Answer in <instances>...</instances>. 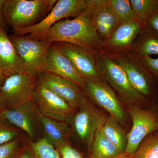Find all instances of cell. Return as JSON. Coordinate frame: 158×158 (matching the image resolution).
<instances>
[{"label": "cell", "mask_w": 158, "mask_h": 158, "mask_svg": "<svg viewBox=\"0 0 158 158\" xmlns=\"http://www.w3.org/2000/svg\"><path fill=\"white\" fill-rule=\"evenodd\" d=\"M101 130L103 134L118 148L120 152H125L127 146L128 132L121 124L109 116Z\"/></svg>", "instance_id": "cell-22"}, {"label": "cell", "mask_w": 158, "mask_h": 158, "mask_svg": "<svg viewBox=\"0 0 158 158\" xmlns=\"http://www.w3.org/2000/svg\"><path fill=\"white\" fill-rule=\"evenodd\" d=\"M37 78L38 83L63 99L75 110L86 100L81 88L69 80L46 72L40 73Z\"/></svg>", "instance_id": "cell-13"}, {"label": "cell", "mask_w": 158, "mask_h": 158, "mask_svg": "<svg viewBox=\"0 0 158 158\" xmlns=\"http://www.w3.org/2000/svg\"><path fill=\"white\" fill-rule=\"evenodd\" d=\"M88 149L89 158H113L122 153L103 134L101 128L95 133Z\"/></svg>", "instance_id": "cell-21"}, {"label": "cell", "mask_w": 158, "mask_h": 158, "mask_svg": "<svg viewBox=\"0 0 158 158\" xmlns=\"http://www.w3.org/2000/svg\"><path fill=\"white\" fill-rule=\"evenodd\" d=\"M30 147L35 158H62L58 150L45 138L31 142Z\"/></svg>", "instance_id": "cell-25"}, {"label": "cell", "mask_w": 158, "mask_h": 158, "mask_svg": "<svg viewBox=\"0 0 158 158\" xmlns=\"http://www.w3.org/2000/svg\"><path fill=\"white\" fill-rule=\"evenodd\" d=\"M21 141L17 138L0 145V158H19L22 153Z\"/></svg>", "instance_id": "cell-27"}, {"label": "cell", "mask_w": 158, "mask_h": 158, "mask_svg": "<svg viewBox=\"0 0 158 158\" xmlns=\"http://www.w3.org/2000/svg\"><path fill=\"white\" fill-rule=\"evenodd\" d=\"M19 158H35L30 150L23 151Z\"/></svg>", "instance_id": "cell-33"}, {"label": "cell", "mask_w": 158, "mask_h": 158, "mask_svg": "<svg viewBox=\"0 0 158 158\" xmlns=\"http://www.w3.org/2000/svg\"><path fill=\"white\" fill-rule=\"evenodd\" d=\"M131 125L128 132L125 152L130 157L142 141L151 133L158 130V102L146 109L135 106H125Z\"/></svg>", "instance_id": "cell-7"}, {"label": "cell", "mask_w": 158, "mask_h": 158, "mask_svg": "<svg viewBox=\"0 0 158 158\" xmlns=\"http://www.w3.org/2000/svg\"><path fill=\"white\" fill-rule=\"evenodd\" d=\"M108 116L86 98L69 123L77 139L88 148L95 133L101 128Z\"/></svg>", "instance_id": "cell-8"}, {"label": "cell", "mask_w": 158, "mask_h": 158, "mask_svg": "<svg viewBox=\"0 0 158 158\" xmlns=\"http://www.w3.org/2000/svg\"><path fill=\"white\" fill-rule=\"evenodd\" d=\"M5 0H0V27L3 28L6 30L7 26L4 20V15L3 13V5Z\"/></svg>", "instance_id": "cell-32"}, {"label": "cell", "mask_w": 158, "mask_h": 158, "mask_svg": "<svg viewBox=\"0 0 158 158\" xmlns=\"http://www.w3.org/2000/svg\"><path fill=\"white\" fill-rule=\"evenodd\" d=\"M93 18L98 35L103 42L122 23L108 0H96Z\"/></svg>", "instance_id": "cell-17"}, {"label": "cell", "mask_w": 158, "mask_h": 158, "mask_svg": "<svg viewBox=\"0 0 158 158\" xmlns=\"http://www.w3.org/2000/svg\"><path fill=\"white\" fill-rule=\"evenodd\" d=\"M38 112L33 100L12 109L6 108L0 113L2 118L27 133L31 138L36 134Z\"/></svg>", "instance_id": "cell-16"}, {"label": "cell", "mask_w": 158, "mask_h": 158, "mask_svg": "<svg viewBox=\"0 0 158 158\" xmlns=\"http://www.w3.org/2000/svg\"><path fill=\"white\" fill-rule=\"evenodd\" d=\"M143 26L136 19L122 23L104 41L102 52L109 55L130 52Z\"/></svg>", "instance_id": "cell-14"}, {"label": "cell", "mask_w": 158, "mask_h": 158, "mask_svg": "<svg viewBox=\"0 0 158 158\" xmlns=\"http://www.w3.org/2000/svg\"><path fill=\"white\" fill-rule=\"evenodd\" d=\"M13 43L22 62L24 72L37 77L43 71L51 44L31 39L26 35H11Z\"/></svg>", "instance_id": "cell-9"}, {"label": "cell", "mask_w": 158, "mask_h": 158, "mask_svg": "<svg viewBox=\"0 0 158 158\" xmlns=\"http://www.w3.org/2000/svg\"><path fill=\"white\" fill-rule=\"evenodd\" d=\"M96 0H88V6L81 15L70 19L61 20L49 29L44 40L50 44L65 42L82 47L97 53L103 42L99 37L93 13Z\"/></svg>", "instance_id": "cell-1"}, {"label": "cell", "mask_w": 158, "mask_h": 158, "mask_svg": "<svg viewBox=\"0 0 158 158\" xmlns=\"http://www.w3.org/2000/svg\"><path fill=\"white\" fill-rule=\"evenodd\" d=\"M6 102L2 93L0 91V113L6 109Z\"/></svg>", "instance_id": "cell-34"}, {"label": "cell", "mask_w": 158, "mask_h": 158, "mask_svg": "<svg viewBox=\"0 0 158 158\" xmlns=\"http://www.w3.org/2000/svg\"><path fill=\"white\" fill-rule=\"evenodd\" d=\"M110 56L123 69L139 95L151 103L158 102V81L138 57L130 52Z\"/></svg>", "instance_id": "cell-4"}, {"label": "cell", "mask_w": 158, "mask_h": 158, "mask_svg": "<svg viewBox=\"0 0 158 158\" xmlns=\"http://www.w3.org/2000/svg\"><path fill=\"white\" fill-rule=\"evenodd\" d=\"M138 58L158 81V57L153 58L151 57L145 56Z\"/></svg>", "instance_id": "cell-30"}, {"label": "cell", "mask_w": 158, "mask_h": 158, "mask_svg": "<svg viewBox=\"0 0 158 158\" xmlns=\"http://www.w3.org/2000/svg\"><path fill=\"white\" fill-rule=\"evenodd\" d=\"M83 93L94 104L102 108L109 116L121 125L128 132L131 121L125 107L104 80H85Z\"/></svg>", "instance_id": "cell-5"}, {"label": "cell", "mask_w": 158, "mask_h": 158, "mask_svg": "<svg viewBox=\"0 0 158 158\" xmlns=\"http://www.w3.org/2000/svg\"><path fill=\"white\" fill-rule=\"evenodd\" d=\"M62 158H84L81 154L69 142L56 148Z\"/></svg>", "instance_id": "cell-29"}, {"label": "cell", "mask_w": 158, "mask_h": 158, "mask_svg": "<svg viewBox=\"0 0 158 158\" xmlns=\"http://www.w3.org/2000/svg\"><path fill=\"white\" fill-rule=\"evenodd\" d=\"M6 77H5L4 75L3 74L2 72L0 69V88L2 87V85H3V83L5 81V79Z\"/></svg>", "instance_id": "cell-35"}, {"label": "cell", "mask_w": 158, "mask_h": 158, "mask_svg": "<svg viewBox=\"0 0 158 158\" xmlns=\"http://www.w3.org/2000/svg\"><path fill=\"white\" fill-rule=\"evenodd\" d=\"M136 19L143 27L158 11V0H130Z\"/></svg>", "instance_id": "cell-23"}, {"label": "cell", "mask_w": 158, "mask_h": 158, "mask_svg": "<svg viewBox=\"0 0 158 158\" xmlns=\"http://www.w3.org/2000/svg\"><path fill=\"white\" fill-rule=\"evenodd\" d=\"M55 43L85 80H104L98 66L95 53L72 44L65 42Z\"/></svg>", "instance_id": "cell-12"}, {"label": "cell", "mask_w": 158, "mask_h": 158, "mask_svg": "<svg viewBox=\"0 0 158 158\" xmlns=\"http://www.w3.org/2000/svg\"><path fill=\"white\" fill-rule=\"evenodd\" d=\"M38 121L46 138L56 148L69 142L70 130L68 123L49 118L38 113Z\"/></svg>", "instance_id": "cell-20"}, {"label": "cell", "mask_w": 158, "mask_h": 158, "mask_svg": "<svg viewBox=\"0 0 158 158\" xmlns=\"http://www.w3.org/2000/svg\"><path fill=\"white\" fill-rule=\"evenodd\" d=\"M88 6V0H58L45 17L35 25L13 31V35H26L35 40H44L49 29L64 19L75 18L84 12Z\"/></svg>", "instance_id": "cell-6"}, {"label": "cell", "mask_w": 158, "mask_h": 158, "mask_svg": "<svg viewBox=\"0 0 158 158\" xmlns=\"http://www.w3.org/2000/svg\"><path fill=\"white\" fill-rule=\"evenodd\" d=\"M146 27H149L158 32V11L153 17L150 20Z\"/></svg>", "instance_id": "cell-31"}, {"label": "cell", "mask_w": 158, "mask_h": 158, "mask_svg": "<svg viewBox=\"0 0 158 158\" xmlns=\"http://www.w3.org/2000/svg\"><path fill=\"white\" fill-rule=\"evenodd\" d=\"M95 55L103 78L124 106H135L146 109L154 104L148 102L136 92L123 69L111 56L101 51Z\"/></svg>", "instance_id": "cell-2"}, {"label": "cell", "mask_w": 158, "mask_h": 158, "mask_svg": "<svg viewBox=\"0 0 158 158\" xmlns=\"http://www.w3.org/2000/svg\"><path fill=\"white\" fill-rule=\"evenodd\" d=\"M37 77L25 72L12 75L5 79L0 91L7 109H12L33 100Z\"/></svg>", "instance_id": "cell-11"}, {"label": "cell", "mask_w": 158, "mask_h": 158, "mask_svg": "<svg viewBox=\"0 0 158 158\" xmlns=\"http://www.w3.org/2000/svg\"><path fill=\"white\" fill-rule=\"evenodd\" d=\"M130 158H158V130L144 138Z\"/></svg>", "instance_id": "cell-24"}, {"label": "cell", "mask_w": 158, "mask_h": 158, "mask_svg": "<svg viewBox=\"0 0 158 158\" xmlns=\"http://www.w3.org/2000/svg\"><path fill=\"white\" fill-rule=\"evenodd\" d=\"M131 157L129 156L126 154L125 153H123L120 154L118 155L117 156L113 158H130Z\"/></svg>", "instance_id": "cell-36"}, {"label": "cell", "mask_w": 158, "mask_h": 158, "mask_svg": "<svg viewBox=\"0 0 158 158\" xmlns=\"http://www.w3.org/2000/svg\"><path fill=\"white\" fill-rule=\"evenodd\" d=\"M121 23L136 19L130 0H108Z\"/></svg>", "instance_id": "cell-26"}, {"label": "cell", "mask_w": 158, "mask_h": 158, "mask_svg": "<svg viewBox=\"0 0 158 158\" xmlns=\"http://www.w3.org/2000/svg\"><path fill=\"white\" fill-rule=\"evenodd\" d=\"M33 101L40 114L57 121L68 123L76 111L63 99L38 82L33 92Z\"/></svg>", "instance_id": "cell-10"}, {"label": "cell", "mask_w": 158, "mask_h": 158, "mask_svg": "<svg viewBox=\"0 0 158 158\" xmlns=\"http://www.w3.org/2000/svg\"><path fill=\"white\" fill-rule=\"evenodd\" d=\"M18 138V131L15 127L0 118V145Z\"/></svg>", "instance_id": "cell-28"}, {"label": "cell", "mask_w": 158, "mask_h": 158, "mask_svg": "<svg viewBox=\"0 0 158 158\" xmlns=\"http://www.w3.org/2000/svg\"><path fill=\"white\" fill-rule=\"evenodd\" d=\"M0 69L6 77L24 72L21 59L6 32L0 27Z\"/></svg>", "instance_id": "cell-18"}, {"label": "cell", "mask_w": 158, "mask_h": 158, "mask_svg": "<svg viewBox=\"0 0 158 158\" xmlns=\"http://www.w3.org/2000/svg\"><path fill=\"white\" fill-rule=\"evenodd\" d=\"M56 0H5L3 13L6 26L25 28L37 24L50 12Z\"/></svg>", "instance_id": "cell-3"}, {"label": "cell", "mask_w": 158, "mask_h": 158, "mask_svg": "<svg viewBox=\"0 0 158 158\" xmlns=\"http://www.w3.org/2000/svg\"><path fill=\"white\" fill-rule=\"evenodd\" d=\"M43 72L53 74L69 80L79 86L82 90L85 88V79L77 72L70 60L55 43L51 44L49 48Z\"/></svg>", "instance_id": "cell-15"}, {"label": "cell", "mask_w": 158, "mask_h": 158, "mask_svg": "<svg viewBox=\"0 0 158 158\" xmlns=\"http://www.w3.org/2000/svg\"><path fill=\"white\" fill-rule=\"evenodd\" d=\"M136 56L158 55V32L148 27L142 28L130 51Z\"/></svg>", "instance_id": "cell-19"}]
</instances>
